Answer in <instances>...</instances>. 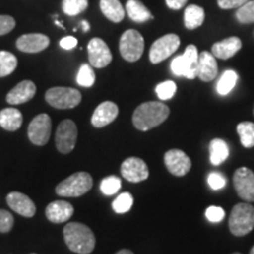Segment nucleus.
<instances>
[{"mask_svg": "<svg viewBox=\"0 0 254 254\" xmlns=\"http://www.w3.org/2000/svg\"><path fill=\"white\" fill-rule=\"evenodd\" d=\"M168 116L170 109L166 105L159 101H147L136 107L132 122L139 131H148L163 124Z\"/></svg>", "mask_w": 254, "mask_h": 254, "instance_id": "f257e3e1", "label": "nucleus"}, {"mask_svg": "<svg viewBox=\"0 0 254 254\" xmlns=\"http://www.w3.org/2000/svg\"><path fill=\"white\" fill-rule=\"evenodd\" d=\"M64 239L72 252L90 254L95 247V237L91 228L80 222H69L64 228Z\"/></svg>", "mask_w": 254, "mask_h": 254, "instance_id": "f03ea898", "label": "nucleus"}, {"mask_svg": "<svg viewBox=\"0 0 254 254\" xmlns=\"http://www.w3.org/2000/svg\"><path fill=\"white\" fill-rule=\"evenodd\" d=\"M228 226L233 236L244 237L254 228V207L250 204L240 202L232 208Z\"/></svg>", "mask_w": 254, "mask_h": 254, "instance_id": "7ed1b4c3", "label": "nucleus"}, {"mask_svg": "<svg viewBox=\"0 0 254 254\" xmlns=\"http://www.w3.org/2000/svg\"><path fill=\"white\" fill-rule=\"evenodd\" d=\"M93 186V179L87 172H77L56 187V193L60 196H80L86 194Z\"/></svg>", "mask_w": 254, "mask_h": 254, "instance_id": "20e7f679", "label": "nucleus"}, {"mask_svg": "<svg viewBox=\"0 0 254 254\" xmlns=\"http://www.w3.org/2000/svg\"><path fill=\"white\" fill-rule=\"evenodd\" d=\"M199 53L194 45H189L182 56H178L171 63V71L177 77L194 79L198 68Z\"/></svg>", "mask_w": 254, "mask_h": 254, "instance_id": "39448f33", "label": "nucleus"}, {"mask_svg": "<svg viewBox=\"0 0 254 254\" xmlns=\"http://www.w3.org/2000/svg\"><path fill=\"white\" fill-rule=\"evenodd\" d=\"M45 99L55 109L69 110L80 104L81 93L72 87H52L46 92Z\"/></svg>", "mask_w": 254, "mask_h": 254, "instance_id": "423d86ee", "label": "nucleus"}, {"mask_svg": "<svg viewBox=\"0 0 254 254\" xmlns=\"http://www.w3.org/2000/svg\"><path fill=\"white\" fill-rule=\"evenodd\" d=\"M144 38L135 30H127L120 38L119 51L126 62L134 63L140 59L144 53Z\"/></svg>", "mask_w": 254, "mask_h": 254, "instance_id": "0eeeda50", "label": "nucleus"}, {"mask_svg": "<svg viewBox=\"0 0 254 254\" xmlns=\"http://www.w3.org/2000/svg\"><path fill=\"white\" fill-rule=\"evenodd\" d=\"M78 138V128L74 122L66 119L59 124L56 132V146L63 154H67L75 147Z\"/></svg>", "mask_w": 254, "mask_h": 254, "instance_id": "6e6552de", "label": "nucleus"}, {"mask_svg": "<svg viewBox=\"0 0 254 254\" xmlns=\"http://www.w3.org/2000/svg\"><path fill=\"white\" fill-rule=\"evenodd\" d=\"M180 46V39L177 34H166L155 40L150 50V60L152 64H159L172 56Z\"/></svg>", "mask_w": 254, "mask_h": 254, "instance_id": "1a4fd4ad", "label": "nucleus"}, {"mask_svg": "<svg viewBox=\"0 0 254 254\" xmlns=\"http://www.w3.org/2000/svg\"><path fill=\"white\" fill-rule=\"evenodd\" d=\"M51 128H52V122L46 113H41L37 116L28 126L27 134L32 144L43 146L49 142L51 136Z\"/></svg>", "mask_w": 254, "mask_h": 254, "instance_id": "9d476101", "label": "nucleus"}, {"mask_svg": "<svg viewBox=\"0 0 254 254\" xmlns=\"http://www.w3.org/2000/svg\"><path fill=\"white\" fill-rule=\"evenodd\" d=\"M87 52L90 65L93 67H106L112 62V53H111L107 44L100 38H93L90 40L87 45Z\"/></svg>", "mask_w": 254, "mask_h": 254, "instance_id": "9b49d317", "label": "nucleus"}, {"mask_svg": "<svg viewBox=\"0 0 254 254\" xmlns=\"http://www.w3.org/2000/svg\"><path fill=\"white\" fill-rule=\"evenodd\" d=\"M234 187L238 195L249 202L254 201V173L250 168H238L233 176Z\"/></svg>", "mask_w": 254, "mask_h": 254, "instance_id": "f8f14e48", "label": "nucleus"}, {"mask_svg": "<svg viewBox=\"0 0 254 254\" xmlns=\"http://www.w3.org/2000/svg\"><path fill=\"white\" fill-rule=\"evenodd\" d=\"M122 176L125 178L127 182L140 183L148 178L150 171L147 165L142 159L131 157L127 158L122 164Z\"/></svg>", "mask_w": 254, "mask_h": 254, "instance_id": "ddd939ff", "label": "nucleus"}, {"mask_svg": "<svg viewBox=\"0 0 254 254\" xmlns=\"http://www.w3.org/2000/svg\"><path fill=\"white\" fill-rule=\"evenodd\" d=\"M164 161L170 173L176 177H184L190 172L192 166L190 157L182 150L167 151L165 153Z\"/></svg>", "mask_w": 254, "mask_h": 254, "instance_id": "4468645a", "label": "nucleus"}, {"mask_svg": "<svg viewBox=\"0 0 254 254\" xmlns=\"http://www.w3.org/2000/svg\"><path fill=\"white\" fill-rule=\"evenodd\" d=\"M17 47L25 53H38L46 50L50 45V38L41 33L24 34L17 40Z\"/></svg>", "mask_w": 254, "mask_h": 254, "instance_id": "2eb2a0df", "label": "nucleus"}, {"mask_svg": "<svg viewBox=\"0 0 254 254\" xmlns=\"http://www.w3.org/2000/svg\"><path fill=\"white\" fill-rule=\"evenodd\" d=\"M119 114V109L112 101H104L95 109L93 116L91 118V123L94 127H105L110 125L117 119Z\"/></svg>", "mask_w": 254, "mask_h": 254, "instance_id": "dca6fc26", "label": "nucleus"}, {"mask_svg": "<svg viewBox=\"0 0 254 254\" xmlns=\"http://www.w3.org/2000/svg\"><path fill=\"white\" fill-rule=\"evenodd\" d=\"M7 205L18 214L32 218L36 214V205L26 194L21 192H11L6 196Z\"/></svg>", "mask_w": 254, "mask_h": 254, "instance_id": "f3484780", "label": "nucleus"}, {"mask_svg": "<svg viewBox=\"0 0 254 254\" xmlns=\"http://www.w3.org/2000/svg\"><path fill=\"white\" fill-rule=\"evenodd\" d=\"M37 87L33 81L24 80L12 88L6 95V101L11 105H20L30 101L34 97Z\"/></svg>", "mask_w": 254, "mask_h": 254, "instance_id": "a211bd4d", "label": "nucleus"}, {"mask_svg": "<svg viewBox=\"0 0 254 254\" xmlns=\"http://www.w3.org/2000/svg\"><path fill=\"white\" fill-rule=\"evenodd\" d=\"M218 64L215 57L212 53L204 51L199 55L198 68H196V77L200 80L208 82L217 78Z\"/></svg>", "mask_w": 254, "mask_h": 254, "instance_id": "6ab92c4d", "label": "nucleus"}, {"mask_svg": "<svg viewBox=\"0 0 254 254\" xmlns=\"http://www.w3.org/2000/svg\"><path fill=\"white\" fill-rule=\"evenodd\" d=\"M73 213H74V208L65 200H57V201L51 202L45 211L46 218L53 224H63L67 221L68 219H71Z\"/></svg>", "mask_w": 254, "mask_h": 254, "instance_id": "aec40b11", "label": "nucleus"}, {"mask_svg": "<svg viewBox=\"0 0 254 254\" xmlns=\"http://www.w3.org/2000/svg\"><path fill=\"white\" fill-rule=\"evenodd\" d=\"M241 46H243V44H241V40L239 38H227V39L215 43L214 45L212 46V55L217 57L219 59H230L239 52Z\"/></svg>", "mask_w": 254, "mask_h": 254, "instance_id": "412c9836", "label": "nucleus"}, {"mask_svg": "<svg viewBox=\"0 0 254 254\" xmlns=\"http://www.w3.org/2000/svg\"><path fill=\"white\" fill-rule=\"evenodd\" d=\"M23 125V114L17 109L8 107L0 112V126L6 131L14 132Z\"/></svg>", "mask_w": 254, "mask_h": 254, "instance_id": "4be33fe9", "label": "nucleus"}, {"mask_svg": "<svg viewBox=\"0 0 254 254\" xmlns=\"http://www.w3.org/2000/svg\"><path fill=\"white\" fill-rule=\"evenodd\" d=\"M103 14L113 23H120L125 18V9L119 0H100Z\"/></svg>", "mask_w": 254, "mask_h": 254, "instance_id": "5701e85b", "label": "nucleus"}, {"mask_svg": "<svg viewBox=\"0 0 254 254\" xmlns=\"http://www.w3.org/2000/svg\"><path fill=\"white\" fill-rule=\"evenodd\" d=\"M126 12L128 17L135 23H145L153 19V15L151 14L148 8L139 0H127Z\"/></svg>", "mask_w": 254, "mask_h": 254, "instance_id": "b1692460", "label": "nucleus"}, {"mask_svg": "<svg viewBox=\"0 0 254 254\" xmlns=\"http://www.w3.org/2000/svg\"><path fill=\"white\" fill-rule=\"evenodd\" d=\"M228 155H230V148L226 141L222 139H213L209 142V160L215 166L224 163Z\"/></svg>", "mask_w": 254, "mask_h": 254, "instance_id": "393cba45", "label": "nucleus"}, {"mask_svg": "<svg viewBox=\"0 0 254 254\" xmlns=\"http://www.w3.org/2000/svg\"><path fill=\"white\" fill-rule=\"evenodd\" d=\"M205 20V11L204 8L198 5H189L185 9L184 14V21L185 26L189 30H194L204 24Z\"/></svg>", "mask_w": 254, "mask_h": 254, "instance_id": "a878e982", "label": "nucleus"}, {"mask_svg": "<svg viewBox=\"0 0 254 254\" xmlns=\"http://www.w3.org/2000/svg\"><path fill=\"white\" fill-rule=\"evenodd\" d=\"M238 81V74L237 72L228 69L222 73L221 78L219 79L217 85V91L220 95H226L233 90Z\"/></svg>", "mask_w": 254, "mask_h": 254, "instance_id": "bb28decb", "label": "nucleus"}, {"mask_svg": "<svg viewBox=\"0 0 254 254\" xmlns=\"http://www.w3.org/2000/svg\"><path fill=\"white\" fill-rule=\"evenodd\" d=\"M241 145L246 148L254 147V124L250 122L240 123L237 127Z\"/></svg>", "mask_w": 254, "mask_h": 254, "instance_id": "cd10ccee", "label": "nucleus"}, {"mask_svg": "<svg viewBox=\"0 0 254 254\" xmlns=\"http://www.w3.org/2000/svg\"><path fill=\"white\" fill-rule=\"evenodd\" d=\"M18 66V60L14 55L7 51H0V78L9 75Z\"/></svg>", "mask_w": 254, "mask_h": 254, "instance_id": "c85d7f7f", "label": "nucleus"}, {"mask_svg": "<svg viewBox=\"0 0 254 254\" xmlns=\"http://www.w3.org/2000/svg\"><path fill=\"white\" fill-rule=\"evenodd\" d=\"M88 7V0H63L64 13L74 17L86 11Z\"/></svg>", "mask_w": 254, "mask_h": 254, "instance_id": "c756f323", "label": "nucleus"}, {"mask_svg": "<svg viewBox=\"0 0 254 254\" xmlns=\"http://www.w3.org/2000/svg\"><path fill=\"white\" fill-rule=\"evenodd\" d=\"M77 82L82 87H91L93 86L95 82V73L88 64H82L79 68L77 75Z\"/></svg>", "mask_w": 254, "mask_h": 254, "instance_id": "7c9ffc66", "label": "nucleus"}, {"mask_svg": "<svg viewBox=\"0 0 254 254\" xmlns=\"http://www.w3.org/2000/svg\"><path fill=\"white\" fill-rule=\"evenodd\" d=\"M132 206H133V196H132V194H129V193H127V192L119 194L112 204L114 212H116V213H119V214H123V213H126V212H128L129 209L132 208Z\"/></svg>", "mask_w": 254, "mask_h": 254, "instance_id": "2f4dec72", "label": "nucleus"}, {"mask_svg": "<svg viewBox=\"0 0 254 254\" xmlns=\"http://www.w3.org/2000/svg\"><path fill=\"white\" fill-rule=\"evenodd\" d=\"M122 187V180L116 176H110L104 178L100 183V190L105 195H113Z\"/></svg>", "mask_w": 254, "mask_h": 254, "instance_id": "473e14b6", "label": "nucleus"}, {"mask_svg": "<svg viewBox=\"0 0 254 254\" xmlns=\"http://www.w3.org/2000/svg\"><path fill=\"white\" fill-rule=\"evenodd\" d=\"M236 15L238 21L241 24L254 23V0H249L246 4L240 6Z\"/></svg>", "mask_w": 254, "mask_h": 254, "instance_id": "72a5a7b5", "label": "nucleus"}, {"mask_svg": "<svg viewBox=\"0 0 254 254\" xmlns=\"http://www.w3.org/2000/svg\"><path fill=\"white\" fill-rule=\"evenodd\" d=\"M155 92H157L158 98L160 100H168L173 98V95L176 94L177 85L172 80L164 81L155 87Z\"/></svg>", "mask_w": 254, "mask_h": 254, "instance_id": "f704fd0d", "label": "nucleus"}, {"mask_svg": "<svg viewBox=\"0 0 254 254\" xmlns=\"http://www.w3.org/2000/svg\"><path fill=\"white\" fill-rule=\"evenodd\" d=\"M14 225L13 215L6 209H0V233H7Z\"/></svg>", "mask_w": 254, "mask_h": 254, "instance_id": "c9c22d12", "label": "nucleus"}, {"mask_svg": "<svg viewBox=\"0 0 254 254\" xmlns=\"http://www.w3.org/2000/svg\"><path fill=\"white\" fill-rule=\"evenodd\" d=\"M207 183H208V185L212 190H218L224 189L225 185H226V183H227V179L224 176H222L221 173L212 172V173L208 174Z\"/></svg>", "mask_w": 254, "mask_h": 254, "instance_id": "e433bc0d", "label": "nucleus"}, {"mask_svg": "<svg viewBox=\"0 0 254 254\" xmlns=\"http://www.w3.org/2000/svg\"><path fill=\"white\" fill-rule=\"evenodd\" d=\"M15 27V20L11 15H0V36H5Z\"/></svg>", "mask_w": 254, "mask_h": 254, "instance_id": "4c0bfd02", "label": "nucleus"}, {"mask_svg": "<svg viewBox=\"0 0 254 254\" xmlns=\"http://www.w3.org/2000/svg\"><path fill=\"white\" fill-rule=\"evenodd\" d=\"M206 217L212 222H220L225 217V211L219 206H209L206 209Z\"/></svg>", "mask_w": 254, "mask_h": 254, "instance_id": "58836bf2", "label": "nucleus"}, {"mask_svg": "<svg viewBox=\"0 0 254 254\" xmlns=\"http://www.w3.org/2000/svg\"><path fill=\"white\" fill-rule=\"evenodd\" d=\"M249 0H218V5L219 7L222 9H231V8H239L240 6H243L244 4Z\"/></svg>", "mask_w": 254, "mask_h": 254, "instance_id": "ea45409f", "label": "nucleus"}, {"mask_svg": "<svg viewBox=\"0 0 254 254\" xmlns=\"http://www.w3.org/2000/svg\"><path fill=\"white\" fill-rule=\"evenodd\" d=\"M59 44H60V47L64 50H72L78 45V40L75 39L74 37L68 36V37L63 38V39L60 40Z\"/></svg>", "mask_w": 254, "mask_h": 254, "instance_id": "a19ab883", "label": "nucleus"}, {"mask_svg": "<svg viewBox=\"0 0 254 254\" xmlns=\"http://www.w3.org/2000/svg\"><path fill=\"white\" fill-rule=\"evenodd\" d=\"M187 0H166V5L172 9H180L186 5Z\"/></svg>", "mask_w": 254, "mask_h": 254, "instance_id": "79ce46f5", "label": "nucleus"}, {"mask_svg": "<svg viewBox=\"0 0 254 254\" xmlns=\"http://www.w3.org/2000/svg\"><path fill=\"white\" fill-rule=\"evenodd\" d=\"M81 27H82V31H84V32L90 31V24H88V21H86V20L81 21Z\"/></svg>", "mask_w": 254, "mask_h": 254, "instance_id": "37998d69", "label": "nucleus"}, {"mask_svg": "<svg viewBox=\"0 0 254 254\" xmlns=\"http://www.w3.org/2000/svg\"><path fill=\"white\" fill-rule=\"evenodd\" d=\"M116 254H134V253H133L132 251H129V250H120Z\"/></svg>", "mask_w": 254, "mask_h": 254, "instance_id": "c03bdc74", "label": "nucleus"}, {"mask_svg": "<svg viewBox=\"0 0 254 254\" xmlns=\"http://www.w3.org/2000/svg\"><path fill=\"white\" fill-rule=\"evenodd\" d=\"M56 24H57V25H58V26H60V27H62V28H64V26H63V24H62V23H59V21H58V20H56Z\"/></svg>", "mask_w": 254, "mask_h": 254, "instance_id": "a18cd8bd", "label": "nucleus"}, {"mask_svg": "<svg viewBox=\"0 0 254 254\" xmlns=\"http://www.w3.org/2000/svg\"><path fill=\"white\" fill-rule=\"evenodd\" d=\"M250 254H254V246L252 247V250H251V252H250Z\"/></svg>", "mask_w": 254, "mask_h": 254, "instance_id": "49530a36", "label": "nucleus"}, {"mask_svg": "<svg viewBox=\"0 0 254 254\" xmlns=\"http://www.w3.org/2000/svg\"><path fill=\"white\" fill-rule=\"evenodd\" d=\"M232 254H241V253H238V252H236V253H232Z\"/></svg>", "mask_w": 254, "mask_h": 254, "instance_id": "de8ad7c7", "label": "nucleus"}, {"mask_svg": "<svg viewBox=\"0 0 254 254\" xmlns=\"http://www.w3.org/2000/svg\"><path fill=\"white\" fill-rule=\"evenodd\" d=\"M253 114H254V109H253Z\"/></svg>", "mask_w": 254, "mask_h": 254, "instance_id": "09e8293b", "label": "nucleus"}, {"mask_svg": "<svg viewBox=\"0 0 254 254\" xmlns=\"http://www.w3.org/2000/svg\"><path fill=\"white\" fill-rule=\"evenodd\" d=\"M32 254H36V253H32Z\"/></svg>", "mask_w": 254, "mask_h": 254, "instance_id": "8fccbe9b", "label": "nucleus"}]
</instances>
